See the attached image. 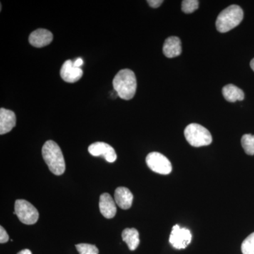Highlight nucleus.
<instances>
[{
  "label": "nucleus",
  "mask_w": 254,
  "mask_h": 254,
  "mask_svg": "<svg viewBox=\"0 0 254 254\" xmlns=\"http://www.w3.org/2000/svg\"><path fill=\"white\" fill-rule=\"evenodd\" d=\"M114 90L122 99L129 100L136 94L137 81L135 73L131 70H120L114 78Z\"/></svg>",
  "instance_id": "f257e3e1"
},
{
  "label": "nucleus",
  "mask_w": 254,
  "mask_h": 254,
  "mask_svg": "<svg viewBox=\"0 0 254 254\" xmlns=\"http://www.w3.org/2000/svg\"><path fill=\"white\" fill-rule=\"evenodd\" d=\"M42 155L52 173L58 176L64 173L66 164L61 148L56 142L46 141L42 148Z\"/></svg>",
  "instance_id": "f03ea898"
},
{
  "label": "nucleus",
  "mask_w": 254,
  "mask_h": 254,
  "mask_svg": "<svg viewBox=\"0 0 254 254\" xmlns=\"http://www.w3.org/2000/svg\"><path fill=\"white\" fill-rule=\"evenodd\" d=\"M244 11L240 6L231 5L222 11L216 20V28L220 33H227L240 24Z\"/></svg>",
  "instance_id": "7ed1b4c3"
},
{
  "label": "nucleus",
  "mask_w": 254,
  "mask_h": 254,
  "mask_svg": "<svg viewBox=\"0 0 254 254\" xmlns=\"http://www.w3.org/2000/svg\"><path fill=\"white\" fill-rule=\"evenodd\" d=\"M187 141L193 147L206 146L213 141L210 131L198 124H190L185 130Z\"/></svg>",
  "instance_id": "20e7f679"
},
{
  "label": "nucleus",
  "mask_w": 254,
  "mask_h": 254,
  "mask_svg": "<svg viewBox=\"0 0 254 254\" xmlns=\"http://www.w3.org/2000/svg\"><path fill=\"white\" fill-rule=\"evenodd\" d=\"M14 214L25 225H34L39 218V213L34 205L26 200L18 199L15 202Z\"/></svg>",
  "instance_id": "39448f33"
},
{
  "label": "nucleus",
  "mask_w": 254,
  "mask_h": 254,
  "mask_svg": "<svg viewBox=\"0 0 254 254\" xmlns=\"http://www.w3.org/2000/svg\"><path fill=\"white\" fill-rule=\"evenodd\" d=\"M146 164L148 168L160 175H169L173 170L172 164L165 155L158 152H152L147 155Z\"/></svg>",
  "instance_id": "423d86ee"
},
{
  "label": "nucleus",
  "mask_w": 254,
  "mask_h": 254,
  "mask_svg": "<svg viewBox=\"0 0 254 254\" xmlns=\"http://www.w3.org/2000/svg\"><path fill=\"white\" fill-rule=\"evenodd\" d=\"M191 233L187 228H182L176 225L173 227L170 237V243L176 250H183L187 248L191 241Z\"/></svg>",
  "instance_id": "0eeeda50"
},
{
  "label": "nucleus",
  "mask_w": 254,
  "mask_h": 254,
  "mask_svg": "<svg viewBox=\"0 0 254 254\" xmlns=\"http://www.w3.org/2000/svg\"><path fill=\"white\" fill-rule=\"evenodd\" d=\"M90 154L95 157H103L108 163H114L118 158L116 152L111 145L104 142H96L88 147Z\"/></svg>",
  "instance_id": "6e6552de"
},
{
  "label": "nucleus",
  "mask_w": 254,
  "mask_h": 254,
  "mask_svg": "<svg viewBox=\"0 0 254 254\" xmlns=\"http://www.w3.org/2000/svg\"><path fill=\"white\" fill-rule=\"evenodd\" d=\"M83 70L75 67L71 60H68L63 64L60 71V76L64 81L67 83H75L81 79L83 76Z\"/></svg>",
  "instance_id": "1a4fd4ad"
},
{
  "label": "nucleus",
  "mask_w": 254,
  "mask_h": 254,
  "mask_svg": "<svg viewBox=\"0 0 254 254\" xmlns=\"http://www.w3.org/2000/svg\"><path fill=\"white\" fill-rule=\"evenodd\" d=\"M53 40V35L50 31L43 28H39L31 33L29 36V43L36 48H43L48 46Z\"/></svg>",
  "instance_id": "9d476101"
},
{
  "label": "nucleus",
  "mask_w": 254,
  "mask_h": 254,
  "mask_svg": "<svg viewBox=\"0 0 254 254\" xmlns=\"http://www.w3.org/2000/svg\"><path fill=\"white\" fill-rule=\"evenodd\" d=\"M100 213L107 219L113 218L117 213V207L113 197L108 193H103L100 197Z\"/></svg>",
  "instance_id": "9b49d317"
},
{
  "label": "nucleus",
  "mask_w": 254,
  "mask_h": 254,
  "mask_svg": "<svg viewBox=\"0 0 254 254\" xmlns=\"http://www.w3.org/2000/svg\"><path fill=\"white\" fill-rule=\"evenodd\" d=\"M16 115L11 110L0 109V134L9 133L16 126Z\"/></svg>",
  "instance_id": "f8f14e48"
},
{
  "label": "nucleus",
  "mask_w": 254,
  "mask_h": 254,
  "mask_svg": "<svg viewBox=\"0 0 254 254\" xmlns=\"http://www.w3.org/2000/svg\"><path fill=\"white\" fill-rule=\"evenodd\" d=\"M163 51L168 58L180 56L182 53L181 40L176 36L169 37L164 43Z\"/></svg>",
  "instance_id": "ddd939ff"
},
{
  "label": "nucleus",
  "mask_w": 254,
  "mask_h": 254,
  "mask_svg": "<svg viewBox=\"0 0 254 254\" xmlns=\"http://www.w3.org/2000/svg\"><path fill=\"white\" fill-rule=\"evenodd\" d=\"M115 199L120 208L127 210L131 207L133 195L126 187H118L115 191Z\"/></svg>",
  "instance_id": "4468645a"
},
{
  "label": "nucleus",
  "mask_w": 254,
  "mask_h": 254,
  "mask_svg": "<svg viewBox=\"0 0 254 254\" xmlns=\"http://www.w3.org/2000/svg\"><path fill=\"white\" fill-rule=\"evenodd\" d=\"M222 95L225 99L230 103L242 101L245 99V93L238 87L233 84H228L222 88Z\"/></svg>",
  "instance_id": "2eb2a0df"
},
{
  "label": "nucleus",
  "mask_w": 254,
  "mask_h": 254,
  "mask_svg": "<svg viewBox=\"0 0 254 254\" xmlns=\"http://www.w3.org/2000/svg\"><path fill=\"white\" fill-rule=\"evenodd\" d=\"M122 237L131 251L136 250L140 244L139 233L135 228H127L124 230Z\"/></svg>",
  "instance_id": "dca6fc26"
},
{
  "label": "nucleus",
  "mask_w": 254,
  "mask_h": 254,
  "mask_svg": "<svg viewBox=\"0 0 254 254\" xmlns=\"http://www.w3.org/2000/svg\"><path fill=\"white\" fill-rule=\"evenodd\" d=\"M242 145L245 153L249 155H254V135L245 134L242 136Z\"/></svg>",
  "instance_id": "f3484780"
},
{
  "label": "nucleus",
  "mask_w": 254,
  "mask_h": 254,
  "mask_svg": "<svg viewBox=\"0 0 254 254\" xmlns=\"http://www.w3.org/2000/svg\"><path fill=\"white\" fill-rule=\"evenodd\" d=\"M243 254H254V232L249 235L242 245Z\"/></svg>",
  "instance_id": "a211bd4d"
},
{
  "label": "nucleus",
  "mask_w": 254,
  "mask_h": 254,
  "mask_svg": "<svg viewBox=\"0 0 254 254\" xmlns=\"http://www.w3.org/2000/svg\"><path fill=\"white\" fill-rule=\"evenodd\" d=\"M199 1L198 0H184L182 3V10L185 14H191L198 9Z\"/></svg>",
  "instance_id": "6ab92c4d"
},
{
  "label": "nucleus",
  "mask_w": 254,
  "mask_h": 254,
  "mask_svg": "<svg viewBox=\"0 0 254 254\" xmlns=\"http://www.w3.org/2000/svg\"><path fill=\"white\" fill-rule=\"evenodd\" d=\"M79 254H98L99 250L96 246L90 244H78L75 246Z\"/></svg>",
  "instance_id": "aec40b11"
},
{
  "label": "nucleus",
  "mask_w": 254,
  "mask_h": 254,
  "mask_svg": "<svg viewBox=\"0 0 254 254\" xmlns=\"http://www.w3.org/2000/svg\"><path fill=\"white\" fill-rule=\"evenodd\" d=\"M9 235L2 226L0 227V243L4 244L9 241Z\"/></svg>",
  "instance_id": "412c9836"
},
{
  "label": "nucleus",
  "mask_w": 254,
  "mask_h": 254,
  "mask_svg": "<svg viewBox=\"0 0 254 254\" xmlns=\"http://www.w3.org/2000/svg\"><path fill=\"white\" fill-rule=\"evenodd\" d=\"M147 2L152 8H158L163 4V0H148Z\"/></svg>",
  "instance_id": "4be33fe9"
},
{
  "label": "nucleus",
  "mask_w": 254,
  "mask_h": 254,
  "mask_svg": "<svg viewBox=\"0 0 254 254\" xmlns=\"http://www.w3.org/2000/svg\"><path fill=\"white\" fill-rule=\"evenodd\" d=\"M83 64V61L81 58H78V59H76L74 62H73V66H74L75 67L81 68V66Z\"/></svg>",
  "instance_id": "5701e85b"
},
{
  "label": "nucleus",
  "mask_w": 254,
  "mask_h": 254,
  "mask_svg": "<svg viewBox=\"0 0 254 254\" xmlns=\"http://www.w3.org/2000/svg\"><path fill=\"white\" fill-rule=\"evenodd\" d=\"M17 254H32V252L29 250H23L18 252Z\"/></svg>",
  "instance_id": "b1692460"
},
{
  "label": "nucleus",
  "mask_w": 254,
  "mask_h": 254,
  "mask_svg": "<svg viewBox=\"0 0 254 254\" xmlns=\"http://www.w3.org/2000/svg\"><path fill=\"white\" fill-rule=\"evenodd\" d=\"M250 66L251 68H252V70L254 71V58L252 60V61H251Z\"/></svg>",
  "instance_id": "393cba45"
}]
</instances>
